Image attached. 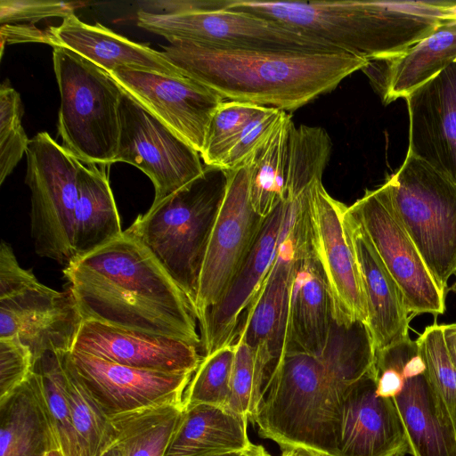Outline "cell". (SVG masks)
<instances>
[{
    "label": "cell",
    "instance_id": "cell-1",
    "mask_svg": "<svg viewBox=\"0 0 456 456\" xmlns=\"http://www.w3.org/2000/svg\"><path fill=\"white\" fill-rule=\"evenodd\" d=\"M374 356L366 324L348 327L334 320L322 354L284 352L265 378L249 421L281 448L305 445L338 456L345 396L370 372Z\"/></svg>",
    "mask_w": 456,
    "mask_h": 456
},
{
    "label": "cell",
    "instance_id": "cell-2",
    "mask_svg": "<svg viewBox=\"0 0 456 456\" xmlns=\"http://www.w3.org/2000/svg\"><path fill=\"white\" fill-rule=\"evenodd\" d=\"M84 321L201 346L194 309L152 254L126 232L63 269Z\"/></svg>",
    "mask_w": 456,
    "mask_h": 456
},
{
    "label": "cell",
    "instance_id": "cell-3",
    "mask_svg": "<svg viewBox=\"0 0 456 456\" xmlns=\"http://www.w3.org/2000/svg\"><path fill=\"white\" fill-rule=\"evenodd\" d=\"M164 57L224 100L294 110L333 91L369 61L346 52L232 50L173 40Z\"/></svg>",
    "mask_w": 456,
    "mask_h": 456
},
{
    "label": "cell",
    "instance_id": "cell-4",
    "mask_svg": "<svg viewBox=\"0 0 456 456\" xmlns=\"http://www.w3.org/2000/svg\"><path fill=\"white\" fill-rule=\"evenodd\" d=\"M227 9L274 20L369 61L403 53L447 14L440 1L233 0Z\"/></svg>",
    "mask_w": 456,
    "mask_h": 456
},
{
    "label": "cell",
    "instance_id": "cell-5",
    "mask_svg": "<svg viewBox=\"0 0 456 456\" xmlns=\"http://www.w3.org/2000/svg\"><path fill=\"white\" fill-rule=\"evenodd\" d=\"M226 187V170L205 166L200 175L139 215L125 230L152 254L193 309L208 243Z\"/></svg>",
    "mask_w": 456,
    "mask_h": 456
},
{
    "label": "cell",
    "instance_id": "cell-6",
    "mask_svg": "<svg viewBox=\"0 0 456 456\" xmlns=\"http://www.w3.org/2000/svg\"><path fill=\"white\" fill-rule=\"evenodd\" d=\"M53 63L61 95L58 133L63 147L86 164H113L123 89L109 72L69 49L53 47Z\"/></svg>",
    "mask_w": 456,
    "mask_h": 456
},
{
    "label": "cell",
    "instance_id": "cell-7",
    "mask_svg": "<svg viewBox=\"0 0 456 456\" xmlns=\"http://www.w3.org/2000/svg\"><path fill=\"white\" fill-rule=\"evenodd\" d=\"M387 181L403 225L446 293L456 273V183L408 153Z\"/></svg>",
    "mask_w": 456,
    "mask_h": 456
},
{
    "label": "cell",
    "instance_id": "cell-8",
    "mask_svg": "<svg viewBox=\"0 0 456 456\" xmlns=\"http://www.w3.org/2000/svg\"><path fill=\"white\" fill-rule=\"evenodd\" d=\"M25 155L35 251L65 267L75 259V210L81 161L46 132L29 140Z\"/></svg>",
    "mask_w": 456,
    "mask_h": 456
},
{
    "label": "cell",
    "instance_id": "cell-9",
    "mask_svg": "<svg viewBox=\"0 0 456 456\" xmlns=\"http://www.w3.org/2000/svg\"><path fill=\"white\" fill-rule=\"evenodd\" d=\"M137 25L173 40L232 50L343 52L328 42L274 20L223 9L187 14H156L139 10Z\"/></svg>",
    "mask_w": 456,
    "mask_h": 456
},
{
    "label": "cell",
    "instance_id": "cell-10",
    "mask_svg": "<svg viewBox=\"0 0 456 456\" xmlns=\"http://www.w3.org/2000/svg\"><path fill=\"white\" fill-rule=\"evenodd\" d=\"M347 209L363 227L401 289L411 315L443 314L446 293L437 285L403 225L393 206L387 181L366 191Z\"/></svg>",
    "mask_w": 456,
    "mask_h": 456
},
{
    "label": "cell",
    "instance_id": "cell-11",
    "mask_svg": "<svg viewBox=\"0 0 456 456\" xmlns=\"http://www.w3.org/2000/svg\"><path fill=\"white\" fill-rule=\"evenodd\" d=\"M83 322L70 290L46 287L31 270L0 284V338L20 341L34 362L45 353L72 351Z\"/></svg>",
    "mask_w": 456,
    "mask_h": 456
},
{
    "label": "cell",
    "instance_id": "cell-12",
    "mask_svg": "<svg viewBox=\"0 0 456 456\" xmlns=\"http://www.w3.org/2000/svg\"><path fill=\"white\" fill-rule=\"evenodd\" d=\"M116 162L131 164L152 182L159 204L205 168L200 154L123 90Z\"/></svg>",
    "mask_w": 456,
    "mask_h": 456
},
{
    "label": "cell",
    "instance_id": "cell-13",
    "mask_svg": "<svg viewBox=\"0 0 456 456\" xmlns=\"http://www.w3.org/2000/svg\"><path fill=\"white\" fill-rule=\"evenodd\" d=\"M227 172L224 198L208 243L194 305L200 322L221 298L264 222L252 207L250 160Z\"/></svg>",
    "mask_w": 456,
    "mask_h": 456
},
{
    "label": "cell",
    "instance_id": "cell-14",
    "mask_svg": "<svg viewBox=\"0 0 456 456\" xmlns=\"http://www.w3.org/2000/svg\"><path fill=\"white\" fill-rule=\"evenodd\" d=\"M346 206L333 199L322 182L309 197V220L314 254L330 292L333 318L340 325L367 324L368 311L358 264L345 227ZM367 326V325H366Z\"/></svg>",
    "mask_w": 456,
    "mask_h": 456
},
{
    "label": "cell",
    "instance_id": "cell-15",
    "mask_svg": "<svg viewBox=\"0 0 456 456\" xmlns=\"http://www.w3.org/2000/svg\"><path fill=\"white\" fill-rule=\"evenodd\" d=\"M285 202V222L275 258L234 340L254 350L265 370L264 380L286 350L290 291L297 258L293 205L289 200Z\"/></svg>",
    "mask_w": 456,
    "mask_h": 456
},
{
    "label": "cell",
    "instance_id": "cell-16",
    "mask_svg": "<svg viewBox=\"0 0 456 456\" xmlns=\"http://www.w3.org/2000/svg\"><path fill=\"white\" fill-rule=\"evenodd\" d=\"M143 108L200 154L211 118L224 101L218 94L188 77L119 69L110 73Z\"/></svg>",
    "mask_w": 456,
    "mask_h": 456
},
{
    "label": "cell",
    "instance_id": "cell-17",
    "mask_svg": "<svg viewBox=\"0 0 456 456\" xmlns=\"http://www.w3.org/2000/svg\"><path fill=\"white\" fill-rule=\"evenodd\" d=\"M68 358L108 416L166 404H183L193 373L138 369L69 351Z\"/></svg>",
    "mask_w": 456,
    "mask_h": 456
},
{
    "label": "cell",
    "instance_id": "cell-18",
    "mask_svg": "<svg viewBox=\"0 0 456 456\" xmlns=\"http://www.w3.org/2000/svg\"><path fill=\"white\" fill-rule=\"evenodd\" d=\"M286 216L283 200L265 219L244 261L221 298L199 322L203 357L233 344L241 314L265 279L281 240Z\"/></svg>",
    "mask_w": 456,
    "mask_h": 456
},
{
    "label": "cell",
    "instance_id": "cell-19",
    "mask_svg": "<svg viewBox=\"0 0 456 456\" xmlns=\"http://www.w3.org/2000/svg\"><path fill=\"white\" fill-rule=\"evenodd\" d=\"M408 154L456 183V61L405 97Z\"/></svg>",
    "mask_w": 456,
    "mask_h": 456
},
{
    "label": "cell",
    "instance_id": "cell-20",
    "mask_svg": "<svg viewBox=\"0 0 456 456\" xmlns=\"http://www.w3.org/2000/svg\"><path fill=\"white\" fill-rule=\"evenodd\" d=\"M73 351L111 362L152 370L194 373L203 355L183 340L166 335L84 321Z\"/></svg>",
    "mask_w": 456,
    "mask_h": 456
},
{
    "label": "cell",
    "instance_id": "cell-21",
    "mask_svg": "<svg viewBox=\"0 0 456 456\" xmlns=\"http://www.w3.org/2000/svg\"><path fill=\"white\" fill-rule=\"evenodd\" d=\"M407 437L391 399L376 393L372 368L345 396L338 456H404Z\"/></svg>",
    "mask_w": 456,
    "mask_h": 456
},
{
    "label": "cell",
    "instance_id": "cell-22",
    "mask_svg": "<svg viewBox=\"0 0 456 456\" xmlns=\"http://www.w3.org/2000/svg\"><path fill=\"white\" fill-rule=\"evenodd\" d=\"M297 258L291 285L286 350L322 354L334 322L330 292L314 254L311 230L295 223Z\"/></svg>",
    "mask_w": 456,
    "mask_h": 456
},
{
    "label": "cell",
    "instance_id": "cell-23",
    "mask_svg": "<svg viewBox=\"0 0 456 456\" xmlns=\"http://www.w3.org/2000/svg\"><path fill=\"white\" fill-rule=\"evenodd\" d=\"M403 385L392 399L412 456H456V431L441 408L416 341L403 363Z\"/></svg>",
    "mask_w": 456,
    "mask_h": 456
},
{
    "label": "cell",
    "instance_id": "cell-24",
    "mask_svg": "<svg viewBox=\"0 0 456 456\" xmlns=\"http://www.w3.org/2000/svg\"><path fill=\"white\" fill-rule=\"evenodd\" d=\"M344 222L362 278L368 311L366 325L376 352L407 338L412 316L401 289L347 207Z\"/></svg>",
    "mask_w": 456,
    "mask_h": 456
},
{
    "label": "cell",
    "instance_id": "cell-25",
    "mask_svg": "<svg viewBox=\"0 0 456 456\" xmlns=\"http://www.w3.org/2000/svg\"><path fill=\"white\" fill-rule=\"evenodd\" d=\"M42 43L69 49L110 73L119 69L186 77L161 52L117 34L105 26L87 24L74 13L43 30Z\"/></svg>",
    "mask_w": 456,
    "mask_h": 456
},
{
    "label": "cell",
    "instance_id": "cell-26",
    "mask_svg": "<svg viewBox=\"0 0 456 456\" xmlns=\"http://www.w3.org/2000/svg\"><path fill=\"white\" fill-rule=\"evenodd\" d=\"M456 61V15L403 53L370 61L362 69L370 77L384 104L405 98Z\"/></svg>",
    "mask_w": 456,
    "mask_h": 456
},
{
    "label": "cell",
    "instance_id": "cell-27",
    "mask_svg": "<svg viewBox=\"0 0 456 456\" xmlns=\"http://www.w3.org/2000/svg\"><path fill=\"white\" fill-rule=\"evenodd\" d=\"M183 408L164 456H215L253 446L248 436L247 417L209 404Z\"/></svg>",
    "mask_w": 456,
    "mask_h": 456
},
{
    "label": "cell",
    "instance_id": "cell-28",
    "mask_svg": "<svg viewBox=\"0 0 456 456\" xmlns=\"http://www.w3.org/2000/svg\"><path fill=\"white\" fill-rule=\"evenodd\" d=\"M123 232L105 166L81 162L75 210V259L117 239Z\"/></svg>",
    "mask_w": 456,
    "mask_h": 456
},
{
    "label": "cell",
    "instance_id": "cell-29",
    "mask_svg": "<svg viewBox=\"0 0 456 456\" xmlns=\"http://www.w3.org/2000/svg\"><path fill=\"white\" fill-rule=\"evenodd\" d=\"M0 456H44L58 449L28 379L0 402Z\"/></svg>",
    "mask_w": 456,
    "mask_h": 456
},
{
    "label": "cell",
    "instance_id": "cell-30",
    "mask_svg": "<svg viewBox=\"0 0 456 456\" xmlns=\"http://www.w3.org/2000/svg\"><path fill=\"white\" fill-rule=\"evenodd\" d=\"M183 409L166 404L110 416L112 443L122 456H164Z\"/></svg>",
    "mask_w": 456,
    "mask_h": 456
},
{
    "label": "cell",
    "instance_id": "cell-31",
    "mask_svg": "<svg viewBox=\"0 0 456 456\" xmlns=\"http://www.w3.org/2000/svg\"><path fill=\"white\" fill-rule=\"evenodd\" d=\"M293 125L291 116L284 111L270 136L250 159V201L264 218L285 197L288 142Z\"/></svg>",
    "mask_w": 456,
    "mask_h": 456
},
{
    "label": "cell",
    "instance_id": "cell-32",
    "mask_svg": "<svg viewBox=\"0 0 456 456\" xmlns=\"http://www.w3.org/2000/svg\"><path fill=\"white\" fill-rule=\"evenodd\" d=\"M62 353L49 352L34 362L28 381L64 456H82L63 382Z\"/></svg>",
    "mask_w": 456,
    "mask_h": 456
},
{
    "label": "cell",
    "instance_id": "cell-33",
    "mask_svg": "<svg viewBox=\"0 0 456 456\" xmlns=\"http://www.w3.org/2000/svg\"><path fill=\"white\" fill-rule=\"evenodd\" d=\"M68 353H62L63 382L72 423L82 456H100L113 440L108 417L72 367Z\"/></svg>",
    "mask_w": 456,
    "mask_h": 456
},
{
    "label": "cell",
    "instance_id": "cell-34",
    "mask_svg": "<svg viewBox=\"0 0 456 456\" xmlns=\"http://www.w3.org/2000/svg\"><path fill=\"white\" fill-rule=\"evenodd\" d=\"M234 354L233 343L203 357L185 389L183 407L209 404L226 409Z\"/></svg>",
    "mask_w": 456,
    "mask_h": 456
},
{
    "label": "cell",
    "instance_id": "cell-35",
    "mask_svg": "<svg viewBox=\"0 0 456 456\" xmlns=\"http://www.w3.org/2000/svg\"><path fill=\"white\" fill-rule=\"evenodd\" d=\"M416 342L429 384L456 431V368L447 352L442 325L427 327Z\"/></svg>",
    "mask_w": 456,
    "mask_h": 456
},
{
    "label": "cell",
    "instance_id": "cell-36",
    "mask_svg": "<svg viewBox=\"0 0 456 456\" xmlns=\"http://www.w3.org/2000/svg\"><path fill=\"white\" fill-rule=\"evenodd\" d=\"M263 108L250 102L224 100L208 126L205 146L200 153L204 165L222 168L239 134Z\"/></svg>",
    "mask_w": 456,
    "mask_h": 456
},
{
    "label": "cell",
    "instance_id": "cell-37",
    "mask_svg": "<svg viewBox=\"0 0 456 456\" xmlns=\"http://www.w3.org/2000/svg\"><path fill=\"white\" fill-rule=\"evenodd\" d=\"M20 94L4 80L0 87V184L26 153L29 140L23 129Z\"/></svg>",
    "mask_w": 456,
    "mask_h": 456
},
{
    "label": "cell",
    "instance_id": "cell-38",
    "mask_svg": "<svg viewBox=\"0 0 456 456\" xmlns=\"http://www.w3.org/2000/svg\"><path fill=\"white\" fill-rule=\"evenodd\" d=\"M234 346L231 392L226 409L250 420L258 403L265 370L254 350L246 343L236 340Z\"/></svg>",
    "mask_w": 456,
    "mask_h": 456
},
{
    "label": "cell",
    "instance_id": "cell-39",
    "mask_svg": "<svg viewBox=\"0 0 456 456\" xmlns=\"http://www.w3.org/2000/svg\"><path fill=\"white\" fill-rule=\"evenodd\" d=\"M283 112L276 108L264 107L239 134L222 168L232 170L248 163L270 136Z\"/></svg>",
    "mask_w": 456,
    "mask_h": 456
},
{
    "label": "cell",
    "instance_id": "cell-40",
    "mask_svg": "<svg viewBox=\"0 0 456 456\" xmlns=\"http://www.w3.org/2000/svg\"><path fill=\"white\" fill-rule=\"evenodd\" d=\"M33 365L28 346L14 338H0V402L28 380Z\"/></svg>",
    "mask_w": 456,
    "mask_h": 456
},
{
    "label": "cell",
    "instance_id": "cell-41",
    "mask_svg": "<svg viewBox=\"0 0 456 456\" xmlns=\"http://www.w3.org/2000/svg\"><path fill=\"white\" fill-rule=\"evenodd\" d=\"M86 4V2L77 1L1 0L0 22L4 25L18 21H37L50 17L63 19Z\"/></svg>",
    "mask_w": 456,
    "mask_h": 456
},
{
    "label": "cell",
    "instance_id": "cell-42",
    "mask_svg": "<svg viewBox=\"0 0 456 456\" xmlns=\"http://www.w3.org/2000/svg\"><path fill=\"white\" fill-rule=\"evenodd\" d=\"M233 0H157L142 4L141 10L156 14L178 15L227 9Z\"/></svg>",
    "mask_w": 456,
    "mask_h": 456
},
{
    "label": "cell",
    "instance_id": "cell-43",
    "mask_svg": "<svg viewBox=\"0 0 456 456\" xmlns=\"http://www.w3.org/2000/svg\"><path fill=\"white\" fill-rule=\"evenodd\" d=\"M442 330L447 352L456 368V323L442 325Z\"/></svg>",
    "mask_w": 456,
    "mask_h": 456
},
{
    "label": "cell",
    "instance_id": "cell-44",
    "mask_svg": "<svg viewBox=\"0 0 456 456\" xmlns=\"http://www.w3.org/2000/svg\"><path fill=\"white\" fill-rule=\"evenodd\" d=\"M281 449V456H330L319 450L305 445H287Z\"/></svg>",
    "mask_w": 456,
    "mask_h": 456
},
{
    "label": "cell",
    "instance_id": "cell-45",
    "mask_svg": "<svg viewBox=\"0 0 456 456\" xmlns=\"http://www.w3.org/2000/svg\"><path fill=\"white\" fill-rule=\"evenodd\" d=\"M100 456H122V454L119 449L111 443V444L106 448Z\"/></svg>",
    "mask_w": 456,
    "mask_h": 456
},
{
    "label": "cell",
    "instance_id": "cell-46",
    "mask_svg": "<svg viewBox=\"0 0 456 456\" xmlns=\"http://www.w3.org/2000/svg\"><path fill=\"white\" fill-rule=\"evenodd\" d=\"M248 456H270L262 445L254 444V447Z\"/></svg>",
    "mask_w": 456,
    "mask_h": 456
},
{
    "label": "cell",
    "instance_id": "cell-47",
    "mask_svg": "<svg viewBox=\"0 0 456 456\" xmlns=\"http://www.w3.org/2000/svg\"><path fill=\"white\" fill-rule=\"evenodd\" d=\"M254 447V444L253 446L248 450V451H243V452H226V453H222V454H218V455H215V456H248L252 451Z\"/></svg>",
    "mask_w": 456,
    "mask_h": 456
},
{
    "label": "cell",
    "instance_id": "cell-48",
    "mask_svg": "<svg viewBox=\"0 0 456 456\" xmlns=\"http://www.w3.org/2000/svg\"><path fill=\"white\" fill-rule=\"evenodd\" d=\"M44 456H64L61 450L54 449L48 451Z\"/></svg>",
    "mask_w": 456,
    "mask_h": 456
},
{
    "label": "cell",
    "instance_id": "cell-49",
    "mask_svg": "<svg viewBox=\"0 0 456 456\" xmlns=\"http://www.w3.org/2000/svg\"><path fill=\"white\" fill-rule=\"evenodd\" d=\"M451 289L456 293V280L454 281V282L452 283V287H451Z\"/></svg>",
    "mask_w": 456,
    "mask_h": 456
}]
</instances>
